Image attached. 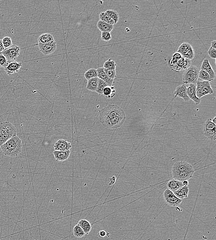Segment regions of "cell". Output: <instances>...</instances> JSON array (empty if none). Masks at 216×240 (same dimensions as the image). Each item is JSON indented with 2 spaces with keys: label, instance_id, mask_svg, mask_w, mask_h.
Here are the masks:
<instances>
[{
  "label": "cell",
  "instance_id": "29",
  "mask_svg": "<svg viewBox=\"0 0 216 240\" xmlns=\"http://www.w3.org/2000/svg\"><path fill=\"white\" fill-rule=\"evenodd\" d=\"M99 18L100 21L106 22L107 24L114 26V21L106 14V12H103L100 14Z\"/></svg>",
  "mask_w": 216,
  "mask_h": 240
},
{
  "label": "cell",
  "instance_id": "15",
  "mask_svg": "<svg viewBox=\"0 0 216 240\" xmlns=\"http://www.w3.org/2000/svg\"><path fill=\"white\" fill-rule=\"evenodd\" d=\"M174 94L176 97L183 98L185 101H188L190 100L187 95V87L185 84H182L177 86L174 92Z\"/></svg>",
  "mask_w": 216,
  "mask_h": 240
},
{
  "label": "cell",
  "instance_id": "34",
  "mask_svg": "<svg viewBox=\"0 0 216 240\" xmlns=\"http://www.w3.org/2000/svg\"><path fill=\"white\" fill-rule=\"evenodd\" d=\"M198 78H200L203 81H206L211 82L210 76L208 73L205 72V71L203 70H200Z\"/></svg>",
  "mask_w": 216,
  "mask_h": 240
},
{
  "label": "cell",
  "instance_id": "19",
  "mask_svg": "<svg viewBox=\"0 0 216 240\" xmlns=\"http://www.w3.org/2000/svg\"><path fill=\"white\" fill-rule=\"evenodd\" d=\"M70 150L66 151H54L53 153L54 158L58 161H64L67 160L70 156Z\"/></svg>",
  "mask_w": 216,
  "mask_h": 240
},
{
  "label": "cell",
  "instance_id": "38",
  "mask_svg": "<svg viewBox=\"0 0 216 240\" xmlns=\"http://www.w3.org/2000/svg\"><path fill=\"white\" fill-rule=\"evenodd\" d=\"M8 64L6 58L2 54L0 53V67H5Z\"/></svg>",
  "mask_w": 216,
  "mask_h": 240
},
{
  "label": "cell",
  "instance_id": "30",
  "mask_svg": "<svg viewBox=\"0 0 216 240\" xmlns=\"http://www.w3.org/2000/svg\"><path fill=\"white\" fill-rule=\"evenodd\" d=\"M73 233L74 236L77 238H81L84 237L85 235L83 229H82L78 225H76L74 226L73 229Z\"/></svg>",
  "mask_w": 216,
  "mask_h": 240
},
{
  "label": "cell",
  "instance_id": "17",
  "mask_svg": "<svg viewBox=\"0 0 216 240\" xmlns=\"http://www.w3.org/2000/svg\"><path fill=\"white\" fill-rule=\"evenodd\" d=\"M201 70H204L208 73L210 76L211 81H213L215 78V74L207 59H205L202 62L201 66Z\"/></svg>",
  "mask_w": 216,
  "mask_h": 240
},
{
  "label": "cell",
  "instance_id": "41",
  "mask_svg": "<svg viewBox=\"0 0 216 240\" xmlns=\"http://www.w3.org/2000/svg\"><path fill=\"white\" fill-rule=\"evenodd\" d=\"M106 235V233L104 230H101L99 232L98 234V236L99 238H104Z\"/></svg>",
  "mask_w": 216,
  "mask_h": 240
},
{
  "label": "cell",
  "instance_id": "42",
  "mask_svg": "<svg viewBox=\"0 0 216 240\" xmlns=\"http://www.w3.org/2000/svg\"><path fill=\"white\" fill-rule=\"evenodd\" d=\"M4 49L2 42V40L0 39V53H1L4 50Z\"/></svg>",
  "mask_w": 216,
  "mask_h": 240
},
{
  "label": "cell",
  "instance_id": "26",
  "mask_svg": "<svg viewBox=\"0 0 216 240\" xmlns=\"http://www.w3.org/2000/svg\"><path fill=\"white\" fill-rule=\"evenodd\" d=\"M99 80V79L96 77L88 81L86 88L90 91L96 92L98 85Z\"/></svg>",
  "mask_w": 216,
  "mask_h": 240
},
{
  "label": "cell",
  "instance_id": "44",
  "mask_svg": "<svg viewBox=\"0 0 216 240\" xmlns=\"http://www.w3.org/2000/svg\"><path fill=\"white\" fill-rule=\"evenodd\" d=\"M182 182L183 186H188V185H189V182H188V181H187V180L182 181Z\"/></svg>",
  "mask_w": 216,
  "mask_h": 240
},
{
  "label": "cell",
  "instance_id": "10",
  "mask_svg": "<svg viewBox=\"0 0 216 240\" xmlns=\"http://www.w3.org/2000/svg\"><path fill=\"white\" fill-rule=\"evenodd\" d=\"M194 170L192 165L185 161L175 163L172 168V175H174L182 171Z\"/></svg>",
  "mask_w": 216,
  "mask_h": 240
},
{
  "label": "cell",
  "instance_id": "39",
  "mask_svg": "<svg viewBox=\"0 0 216 240\" xmlns=\"http://www.w3.org/2000/svg\"><path fill=\"white\" fill-rule=\"evenodd\" d=\"M208 54L210 57L213 59L215 60L216 58V50L214 48L210 47L208 51Z\"/></svg>",
  "mask_w": 216,
  "mask_h": 240
},
{
  "label": "cell",
  "instance_id": "22",
  "mask_svg": "<svg viewBox=\"0 0 216 240\" xmlns=\"http://www.w3.org/2000/svg\"><path fill=\"white\" fill-rule=\"evenodd\" d=\"M97 27L102 32H111L114 29V26L107 24L100 20L97 24Z\"/></svg>",
  "mask_w": 216,
  "mask_h": 240
},
{
  "label": "cell",
  "instance_id": "7",
  "mask_svg": "<svg viewBox=\"0 0 216 240\" xmlns=\"http://www.w3.org/2000/svg\"><path fill=\"white\" fill-rule=\"evenodd\" d=\"M204 135L211 140L216 139V125L213 123L210 118H208L205 121L203 127Z\"/></svg>",
  "mask_w": 216,
  "mask_h": 240
},
{
  "label": "cell",
  "instance_id": "18",
  "mask_svg": "<svg viewBox=\"0 0 216 240\" xmlns=\"http://www.w3.org/2000/svg\"><path fill=\"white\" fill-rule=\"evenodd\" d=\"M97 72V77L99 79L102 80L105 82L107 84V86H112L114 83V80L110 79L106 75L105 72L104 70L103 67H100L96 69Z\"/></svg>",
  "mask_w": 216,
  "mask_h": 240
},
{
  "label": "cell",
  "instance_id": "4",
  "mask_svg": "<svg viewBox=\"0 0 216 240\" xmlns=\"http://www.w3.org/2000/svg\"><path fill=\"white\" fill-rule=\"evenodd\" d=\"M200 70L197 66L193 65L185 70L182 77L184 84H196Z\"/></svg>",
  "mask_w": 216,
  "mask_h": 240
},
{
  "label": "cell",
  "instance_id": "8",
  "mask_svg": "<svg viewBox=\"0 0 216 240\" xmlns=\"http://www.w3.org/2000/svg\"><path fill=\"white\" fill-rule=\"evenodd\" d=\"M163 197L166 203L171 207H178L182 202V200L178 198L173 192L168 189L164 191Z\"/></svg>",
  "mask_w": 216,
  "mask_h": 240
},
{
  "label": "cell",
  "instance_id": "37",
  "mask_svg": "<svg viewBox=\"0 0 216 240\" xmlns=\"http://www.w3.org/2000/svg\"><path fill=\"white\" fill-rule=\"evenodd\" d=\"M101 38L103 41L108 42L112 39V36L110 32H102L101 34Z\"/></svg>",
  "mask_w": 216,
  "mask_h": 240
},
{
  "label": "cell",
  "instance_id": "5",
  "mask_svg": "<svg viewBox=\"0 0 216 240\" xmlns=\"http://www.w3.org/2000/svg\"><path fill=\"white\" fill-rule=\"evenodd\" d=\"M213 93L214 91L211 87L209 82L206 81L197 82L196 93L198 98H200L205 95L212 94Z\"/></svg>",
  "mask_w": 216,
  "mask_h": 240
},
{
  "label": "cell",
  "instance_id": "3",
  "mask_svg": "<svg viewBox=\"0 0 216 240\" xmlns=\"http://www.w3.org/2000/svg\"><path fill=\"white\" fill-rule=\"evenodd\" d=\"M17 130L11 122L4 121L0 123V147L12 137L16 135Z\"/></svg>",
  "mask_w": 216,
  "mask_h": 240
},
{
  "label": "cell",
  "instance_id": "32",
  "mask_svg": "<svg viewBox=\"0 0 216 240\" xmlns=\"http://www.w3.org/2000/svg\"><path fill=\"white\" fill-rule=\"evenodd\" d=\"M116 64L115 61L110 58L105 62L104 64L103 68L107 69H111V70H115L116 69Z\"/></svg>",
  "mask_w": 216,
  "mask_h": 240
},
{
  "label": "cell",
  "instance_id": "40",
  "mask_svg": "<svg viewBox=\"0 0 216 240\" xmlns=\"http://www.w3.org/2000/svg\"><path fill=\"white\" fill-rule=\"evenodd\" d=\"M182 57V55L180 54H179V53L176 52L173 55L172 58L178 60L181 59Z\"/></svg>",
  "mask_w": 216,
  "mask_h": 240
},
{
  "label": "cell",
  "instance_id": "24",
  "mask_svg": "<svg viewBox=\"0 0 216 240\" xmlns=\"http://www.w3.org/2000/svg\"><path fill=\"white\" fill-rule=\"evenodd\" d=\"M38 44H45L54 41V38L49 33H44L40 35L38 38Z\"/></svg>",
  "mask_w": 216,
  "mask_h": 240
},
{
  "label": "cell",
  "instance_id": "21",
  "mask_svg": "<svg viewBox=\"0 0 216 240\" xmlns=\"http://www.w3.org/2000/svg\"><path fill=\"white\" fill-rule=\"evenodd\" d=\"M189 193V189L188 186H183L174 192V193L179 199L182 200L185 198H187Z\"/></svg>",
  "mask_w": 216,
  "mask_h": 240
},
{
  "label": "cell",
  "instance_id": "2",
  "mask_svg": "<svg viewBox=\"0 0 216 240\" xmlns=\"http://www.w3.org/2000/svg\"><path fill=\"white\" fill-rule=\"evenodd\" d=\"M120 116H126L123 110L116 105H108L99 112V120L102 125L108 120Z\"/></svg>",
  "mask_w": 216,
  "mask_h": 240
},
{
  "label": "cell",
  "instance_id": "16",
  "mask_svg": "<svg viewBox=\"0 0 216 240\" xmlns=\"http://www.w3.org/2000/svg\"><path fill=\"white\" fill-rule=\"evenodd\" d=\"M72 148L71 143L68 142L67 140H59L55 143L54 145L55 151H66L70 150Z\"/></svg>",
  "mask_w": 216,
  "mask_h": 240
},
{
  "label": "cell",
  "instance_id": "6",
  "mask_svg": "<svg viewBox=\"0 0 216 240\" xmlns=\"http://www.w3.org/2000/svg\"><path fill=\"white\" fill-rule=\"evenodd\" d=\"M21 48L16 45H12L11 47L4 49L1 53L7 59L8 63L16 60L20 55Z\"/></svg>",
  "mask_w": 216,
  "mask_h": 240
},
{
  "label": "cell",
  "instance_id": "1",
  "mask_svg": "<svg viewBox=\"0 0 216 240\" xmlns=\"http://www.w3.org/2000/svg\"><path fill=\"white\" fill-rule=\"evenodd\" d=\"M22 146V140L16 135L2 144L0 147L6 156L15 157L21 152Z\"/></svg>",
  "mask_w": 216,
  "mask_h": 240
},
{
  "label": "cell",
  "instance_id": "27",
  "mask_svg": "<svg viewBox=\"0 0 216 240\" xmlns=\"http://www.w3.org/2000/svg\"><path fill=\"white\" fill-rule=\"evenodd\" d=\"M114 86H106L103 90V93L104 96L107 98H113L114 96L113 93L115 92L114 90Z\"/></svg>",
  "mask_w": 216,
  "mask_h": 240
},
{
  "label": "cell",
  "instance_id": "36",
  "mask_svg": "<svg viewBox=\"0 0 216 240\" xmlns=\"http://www.w3.org/2000/svg\"><path fill=\"white\" fill-rule=\"evenodd\" d=\"M104 70L105 72L106 75L110 79L114 80V78L116 77V70L105 69V68H104Z\"/></svg>",
  "mask_w": 216,
  "mask_h": 240
},
{
  "label": "cell",
  "instance_id": "31",
  "mask_svg": "<svg viewBox=\"0 0 216 240\" xmlns=\"http://www.w3.org/2000/svg\"><path fill=\"white\" fill-rule=\"evenodd\" d=\"M106 12L114 21V24L118 23L120 16L117 11L114 10H107L106 11Z\"/></svg>",
  "mask_w": 216,
  "mask_h": 240
},
{
  "label": "cell",
  "instance_id": "33",
  "mask_svg": "<svg viewBox=\"0 0 216 240\" xmlns=\"http://www.w3.org/2000/svg\"><path fill=\"white\" fill-rule=\"evenodd\" d=\"M106 86H107L106 83L104 81L102 80L99 79V80L96 92H97L99 95H102L103 93V90L104 88L106 87Z\"/></svg>",
  "mask_w": 216,
  "mask_h": 240
},
{
  "label": "cell",
  "instance_id": "23",
  "mask_svg": "<svg viewBox=\"0 0 216 240\" xmlns=\"http://www.w3.org/2000/svg\"><path fill=\"white\" fill-rule=\"evenodd\" d=\"M167 187L168 189L174 193L179 189L181 187H183V185H182V182L173 179L167 183Z\"/></svg>",
  "mask_w": 216,
  "mask_h": 240
},
{
  "label": "cell",
  "instance_id": "45",
  "mask_svg": "<svg viewBox=\"0 0 216 240\" xmlns=\"http://www.w3.org/2000/svg\"><path fill=\"white\" fill-rule=\"evenodd\" d=\"M216 117H214V119H213V120H212V122H213V123H214V124H215L216 123Z\"/></svg>",
  "mask_w": 216,
  "mask_h": 240
},
{
  "label": "cell",
  "instance_id": "28",
  "mask_svg": "<svg viewBox=\"0 0 216 240\" xmlns=\"http://www.w3.org/2000/svg\"><path fill=\"white\" fill-rule=\"evenodd\" d=\"M84 77L88 81L93 78H96L97 77V72L96 69L95 68H91L87 70L84 74Z\"/></svg>",
  "mask_w": 216,
  "mask_h": 240
},
{
  "label": "cell",
  "instance_id": "13",
  "mask_svg": "<svg viewBox=\"0 0 216 240\" xmlns=\"http://www.w3.org/2000/svg\"><path fill=\"white\" fill-rule=\"evenodd\" d=\"M194 170H187V171H182L172 175L173 179L177 181L182 182L183 181L191 179L193 177Z\"/></svg>",
  "mask_w": 216,
  "mask_h": 240
},
{
  "label": "cell",
  "instance_id": "12",
  "mask_svg": "<svg viewBox=\"0 0 216 240\" xmlns=\"http://www.w3.org/2000/svg\"><path fill=\"white\" fill-rule=\"evenodd\" d=\"M21 67V62L12 61L8 63V65L4 67V70L7 75L11 76L12 74L19 72Z\"/></svg>",
  "mask_w": 216,
  "mask_h": 240
},
{
  "label": "cell",
  "instance_id": "20",
  "mask_svg": "<svg viewBox=\"0 0 216 240\" xmlns=\"http://www.w3.org/2000/svg\"><path fill=\"white\" fill-rule=\"evenodd\" d=\"M176 65H177L180 71H182V70H185L191 66V61L190 60L185 58L182 57L181 59L177 61Z\"/></svg>",
  "mask_w": 216,
  "mask_h": 240
},
{
  "label": "cell",
  "instance_id": "11",
  "mask_svg": "<svg viewBox=\"0 0 216 240\" xmlns=\"http://www.w3.org/2000/svg\"><path fill=\"white\" fill-rule=\"evenodd\" d=\"M40 51L45 56L51 54L56 51L57 44L55 41L45 44H38Z\"/></svg>",
  "mask_w": 216,
  "mask_h": 240
},
{
  "label": "cell",
  "instance_id": "43",
  "mask_svg": "<svg viewBox=\"0 0 216 240\" xmlns=\"http://www.w3.org/2000/svg\"><path fill=\"white\" fill-rule=\"evenodd\" d=\"M211 47H212V48H214V49H216V41H212V43H211Z\"/></svg>",
  "mask_w": 216,
  "mask_h": 240
},
{
  "label": "cell",
  "instance_id": "14",
  "mask_svg": "<svg viewBox=\"0 0 216 240\" xmlns=\"http://www.w3.org/2000/svg\"><path fill=\"white\" fill-rule=\"evenodd\" d=\"M187 93L190 99L192 100L196 105H198L200 104L201 100L197 97L196 93V85L190 84L189 87L187 88Z\"/></svg>",
  "mask_w": 216,
  "mask_h": 240
},
{
  "label": "cell",
  "instance_id": "9",
  "mask_svg": "<svg viewBox=\"0 0 216 240\" xmlns=\"http://www.w3.org/2000/svg\"><path fill=\"white\" fill-rule=\"evenodd\" d=\"M177 52L180 54L183 57L190 60L195 56V51L191 45L188 43H182L178 48Z\"/></svg>",
  "mask_w": 216,
  "mask_h": 240
},
{
  "label": "cell",
  "instance_id": "25",
  "mask_svg": "<svg viewBox=\"0 0 216 240\" xmlns=\"http://www.w3.org/2000/svg\"><path fill=\"white\" fill-rule=\"evenodd\" d=\"M77 225H79L80 227L83 229L85 234H88L92 229V225L90 222L85 219L80 220L78 222Z\"/></svg>",
  "mask_w": 216,
  "mask_h": 240
},
{
  "label": "cell",
  "instance_id": "35",
  "mask_svg": "<svg viewBox=\"0 0 216 240\" xmlns=\"http://www.w3.org/2000/svg\"><path fill=\"white\" fill-rule=\"evenodd\" d=\"M2 42L3 45L4 49H7L9 47L12 46V41L11 37H5L2 39Z\"/></svg>",
  "mask_w": 216,
  "mask_h": 240
}]
</instances>
